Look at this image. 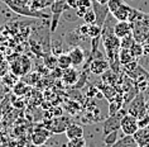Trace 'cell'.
Returning a JSON list of instances; mask_svg holds the SVG:
<instances>
[{"label": "cell", "mask_w": 149, "mask_h": 147, "mask_svg": "<svg viewBox=\"0 0 149 147\" xmlns=\"http://www.w3.org/2000/svg\"><path fill=\"white\" fill-rule=\"evenodd\" d=\"M67 5H68V8H72L76 10L77 9V0H67Z\"/></svg>", "instance_id": "34"}, {"label": "cell", "mask_w": 149, "mask_h": 147, "mask_svg": "<svg viewBox=\"0 0 149 147\" xmlns=\"http://www.w3.org/2000/svg\"><path fill=\"white\" fill-rule=\"evenodd\" d=\"M29 90V86L23 81H18L15 85L13 86V93L15 94L17 96H23L27 94V91Z\"/></svg>", "instance_id": "22"}, {"label": "cell", "mask_w": 149, "mask_h": 147, "mask_svg": "<svg viewBox=\"0 0 149 147\" xmlns=\"http://www.w3.org/2000/svg\"><path fill=\"white\" fill-rule=\"evenodd\" d=\"M32 69V62L27 56H20V57H15L10 62V71L17 75L18 77L19 76H25L31 72Z\"/></svg>", "instance_id": "4"}, {"label": "cell", "mask_w": 149, "mask_h": 147, "mask_svg": "<svg viewBox=\"0 0 149 147\" xmlns=\"http://www.w3.org/2000/svg\"><path fill=\"white\" fill-rule=\"evenodd\" d=\"M82 19H84V23H85V24H92V23H96V14H95L94 10H92V8L87 10L86 14L84 15Z\"/></svg>", "instance_id": "29"}, {"label": "cell", "mask_w": 149, "mask_h": 147, "mask_svg": "<svg viewBox=\"0 0 149 147\" xmlns=\"http://www.w3.org/2000/svg\"><path fill=\"white\" fill-rule=\"evenodd\" d=\"M52 134H53V133H52L48 128H44V127L37 128V129L33 132V134H32V142L34 143L36 146L46 145L47 139L49 138Z\"/></svg>", "instance_id": "9"}, {"label": "cell", "mask_w": 149, "mask_h": 147, "mask_svg": "<svg viewBox=\"0 0 149 147\" xmlns=\"http://www.w3.org/2000/svg\"><path fill=\"white\" fill-rule=\"evenodd\" d=\"M101 34H102L101 25H99L97 23L88 24V37L90 38H97V37H101Z\"/></svg>", "instance_id": "24"}, {"label": "cell", "mask_w": 149, "mask_h": 147, "mask_svg": "<svg viewBox=\"0 0 149 147\" xmlns=\"http://www.w3.org/2000/svg\"><path fill=\"white\" fill-rule=\"evenodd\" d=\"M38 147H48V146H46V145H42V146H38Z\"/></svg>", "instance_id": "37"}, {"label": "cell", "mask_w": 149, "mask_h": 147, "mask_svg": "<svg viewBox=\"0 0 149 147\" xmlns=\"http://www.w3.org/2000/svg\"><path fill=\"white\" fill-rule=\"evenodd\" d=\"M85 146H86L85 137L72 138V139H68V142H67V147H85Z\"/></svg>", "instance_id": "27"}, {"label": "cell", "mask_w": 149, "mask_h": 147, "mask_svg": "<svg viewBox=\"0 0 149 147\" xmlns=\"http://www.w3.org/2000/svg\"><path fill=\"white\" fill-rule=\"evenodd\" d=\"M67 8H68L67 0H53V3L51 4V33H53L57 29L59 18Z\"/></svg>", "instance_id": "3"}, {"label": "cell", "mask_w": 149, "mask_h": 147, "mask_svg": "<svg viewBox=\"0 0 149 147\" xmlns=\"http://www.w3.org/2000/svg\"><path fill=\"white\" fill-rule=\"evenodd\" d=\"M0 9H1V5H0Z\"/></svg>", "instance_id": "39"}, {"label": "cell", "mask_w": 149, "mask_h": 147, "mask_svg": "<svg viewBox=\"0 0 149 147\" xmlns=\"http://www.w3.org/2000/svg\"><path fill=\"white\" fill-rule=\"evenodd\" d=\"M68 124H70V119L67 117H58L52 122L49 131L52 133H65Z\"/></svg>", "instance_id": "12"}, {"label": "cell", "mask_w": 149, "mask_h": 147, "mask_svg": "<svg viewBox=\"0 0 149 147\" xmlns=\"http://www.w3.org/2000/svg\"><path fill=\"white\" fill-rule=\"evenodd\" d=\"M128 113L132 114L136 118H140L144 114H147L145 110V100H144V95L141 93H138L134 99L129 103V108H128Z\"/></svg>", "instance_id": "6"}, {"label": "cell", "mask_w": 149, "mask_h": 147, "mask_svg": "<svg viewBox=\"0 0 149 147\" xmlns=\"http://www.w3.org/2000/svg\"><path fill=\"white\" fill-rule=\"evenodd\" d=\"M138 126L139 128H148L149 126V114H144L143 117H140V118H138Z\"/></svg>", "instance_id": "31"}, {"label": "cell", "mask_w": 149, "mask_h": 147, "mask_svg": "<svg viewBox=\"0 0 149 147\" xmlns=\"http://www.w3.org/2000/svg\"><path fill=\"white\" fill-rule=\"evenodd\" d=\"M133 137L139 147H149V129L148 128H139L133 134Z\"/></svg>", "instance_id": "14"}, {"label": "cell", "mask_w": 149, "mask_h": 147, "mask_svg": "<svg viewBox=\"0 0 149 147\" xmlns=\"http://www.w3.org/2000/svg\"><path fill=\"white\" fill-rule=\"evenodd\" d=\"M109 103H110V105H109V115L115 114V113H118L119 110H121L123 109V95L118 94L116 98H115L114 100L109 101Z\"/></svg>", "instance_id": "19"}, {"label": "cell", "mask_w": 149, "mask_h": 147, "mask_svg": "<svg viewBox=\"0 0 149 147\" xmlns=\"http://www.w3.org/2000/svg\"><path fill=\"white\" fill-rule=\"evenodd\" d=\"M124 0H110L109 3H107V8H109V13H113L115 12L118 8H120V6L124 4Z\"/></svg>", "instance_id": "30"}, {"label": "cell", "mask_w": 149, "mask_h": 147, "mask_svg": "<svg viewBox=\"0 0 149 147\" xmlns=\"http://www.w3.org/2000/svg\"><path fill=\"white\" fill-rule=\"evenodd\" d=\"M113 29H114L115 36L119 37L120 39L124 38V37H126V36L133 34L132 33V24H130V22H128V20L118 22V23L113 27Z\"/></svg>", "instance_id": "10"}, {"label": "cell", "mask_w": 149, "mask_h": 147, "mask_svg": "<svg viewBox=\"0 0 149 147\" xmlns=\"http://www.w3.org/2000/svg\"><path fill=\"white\" fill-rule=\"evenodd\" d=\"M118 132L119 131H114V132H110L109 134H106L105 137H104V143H105L106 147H111L113 145L118 142Z\"/></svg>", "instance_id": "25"}, {"label": "cell", "mask_w": 149, "mask_h": 147, "mask_svg": "<svg viewBox=\"0 0 149 147\" xmlns=\"http://www.w3.org/2000/svg\"><path fill=\"white\" fill-rule=\"evenodd\" d=\"M130 12H132V6L128 5L126 3H124L120 8H118L115 12H113V17L116 19L118 22H124V20H128L129 19V15H130Z\"/></svg>", "instance_id": "15"}, {"label": "cell", "mask_w": 149, "mask_h": 147, "mask_svg": "<svg viewBox=\"0 0 149 147\" xmlns=\"http://www.w3.org/2000/svg\"><path fill=\"white\" fill-rule=\"evenodd\" d=\"M136 60L135 57L133 56L132 51L129 48H120V52H119V61H120L121 65H126V63L134 61Z\"/></svg>", "instance_id": "20"}, {"label": "cell", "mask_w": 149, "mask_h": 147, "mask_svg": "<svg viewBox=\"0 0 149 147\" xmlns=\"http://www.w3.org/2000/svg\"><path fill=\"white\" fill-rule=\"evenodd\" d=\"M52 3H53V0H29V5L36 10H40V9L47 8V6H49Z\"/></svg>", "instance_id": "23"}, {"label": "cell", "mask_w": 149, "mask_h": 147, "mask_svg": "<svg viewBox=\"0 0 149 147\" xmlns=\"http://www.w3.org/2000/svg\"><path fill=\"white\" fill-rule=\"evenodd\" d=\"M70 58H71V63L73 67H79L84 63L85 61V52L80 46H74L72 50L68 52Z\"/></svg>", "instance_id": "11"}, {"label": "cell", "mask_w": 149, "mask_h": 147, "mask_svg": "<svg viewBox=\"0 0 149 147\" xmlns=\"http://www.w3.org/2000/svg\"><path fill=\"white\" fill-rule=\"evenodd\" d=\"M66 137L68 139H72V138H79V137H84V128L80 126V124H76V123H70L66 128V132H65Z\"/></svg>", "instance_id": "16"}, {"label": "cell", "mask_w": 149, "mask_h": 147, "mask_svg": "<svg viewBox=\"0 0 149 147\" xmlns=\"http://www.w3.org/2000/svg\"><path fill=\"white\" fill-rule=\"evenodd\" d=\"M129 50L132 51V53H133L134 57L138 58V57H140V56L144 55V44L143 43H139V42H135L132 47L129 48Z\"/></svg>", "instance_id": "26"}, {"label": "cell", "mask_w": 149, "mask_h": 147, "mask_svg": "<svg viewBox=\"0 0 149 147\" xmlns=\"http://www.w3.org/2000/svg\"><path fill=\"white\" fill-rule=\"evenodd\" d=\"M145 110H147V113L149 114V100L145 101Z\"/></svg>", "instance_id": "36"}, {"label": "cell", "mask_w": 149, "mask_h": 147, "mask_svg": "<svg viewBox=\"0 0 149 147\" xmlns=\"http://www.w3.org/2000/svg\"><path fill=\"white\" fill-rule=\"evenodd\" d=\"M126 113V110H119L118 113L115 114H111L109 115L107 118L104 120L102 123V132H104V136L109 134L110 132H114V131H119L121 128V119L124 114Z\"/></svg>", "instance_id": "5"}, {"label": "cell", "mask_w": 149, "mask_h": 147, "mask_svg": "<svg viewBox=\"0 0 149 147\" xmlns=\"http://www.w3.org/2000/svg\"><path fill=\"white\" fill-rule=\"evenodd\" d=\"M88 9H85V8H77L76 9V14H77V17H80V18H84V15L86 14Z\"/></svg>", "instance_id": "33"}, {"label": "cell", "mask_w": 149, "mask_h": 147, "mask_svg": "<svg viewBox=\"0 0 149 147\" xmlns=\"http://www.w3.org/2000/svg\"><path fill=\"white\" fill-rule=\"evenodd\" d=\"M85 147H87V146H85Z\"/></svg>", "instance_id": "41"}, {"label": "cell", "mask_w": 149, "mask_h": 147, "mask_svg": "<svg viewBox=\"0 0 149 147\" xmlns=\"http://www.w3.org/2000/svg\"><path fill=\"white\" fill-rule=\"evenodd\" d=\"M135 42H136V41L134 39L133 34L126 36V37H124V38L120 39V48H130Z\"/></svg>", "instance_id": "28"}, {"label": "cell", "mask_w": 149, "mask_h": 147, "mask_svg": "<svg viewBox=\"0 0 149 147\" xmlns=\"http://www.w3.org/2000/svg\"><path fill=\"white\" fill-rule=\"evenodd\" d=\"M97 88L100 89V91L102 93V95L104 98H106L109 101L111 100H114L115 98H116V95L119 94L118 91V89H116V86H113V85H107V84H100Z\"/></svg>", "instance_id": "17"}, {"label": "cell", "mask_w": 149, "mask_h": 147, "mask_svg": "<svg viewBox=\"0 0 149 147\" xmlns=\"http://www.w3.org/2000/svg\"><path fill=\"white\" fill-rule=\"evenodd\" d=\"M101 42L105 50L107 61L110 63V69L119 72V65H121L119 61V52H120V38L115 36L114 29L109 25V18H106L105 23L102 25V34Z\"/></svg>", "instance_id": "1"}, {"label": "cell", "mask_w": 149, "mask_h": 147, "mask_svg": "<svg viewBox=\"0 0 149 147\" xmlns=\"http://www.w3.org/2000/svg\"><path fill=\"white\" fill-rule=\"evenodd\" d=\"M1 1L4 3L10 10H13L14 13L19 14V15L37 18V19H51V14H46V13L40 12V10H36V9H33L31 5L20 4V3H17V1H14V0H1Z\"/></svg>", "instance_id": "2"}, {"label": "cell", "mask_w": 149, "mask_h": 147, "mask_svg": "<svg viewBox=\"0 0 149 147\" xmlns=\"http://www.w3.org/2000/svg\"><path fill=\"white\" fill-rule=\"evenodd\" d=\"M139 129L138 126V118L132 114H129L128 112L124 114L121 119V131L125 136H133L135 132Z\"/></svg>", "instance_id": "7"}, {"label": "cell", "mask_w": 149, "mask_h": 147, "mask_svg": "<svg viewBox=\"0 0 149 147\" xmlns=\"http://www.w3.org/2000/svg\"><path fill=\"white\" fill-rule=\"evenodd\" d=\"M57 65H58V69H61V70L70 69V67L72 66L70 55L68 53H61V55H59L57 57Z\"/></svg>", "instance_id": "21"}, {"label": "cell", "mask_w": 149, "mask_h": 147, "mask_svg": "<svg viewBox=\"0 0 149 147\" xmlns=\"http://www.w3.org/2000/svg\"><path fill=\"white\" fill-rule=\"evenodd\" d=\"M148 129H149V126H148Z\"/></svg>", "instance_id": "40"}, {"label": "cell", "mask_w": 149, "mask_h": 147, "mask_svg": "<svg viewBox=\"0 0 149 147\" xmlns=\"http://www.w3.org/2000/svg\"><path fill=\"white\" fill-rule=\"evenodd\" d=\"M14 1L20 3V4H27V5H29V0H14Z\"/></svg>", "instance_id": "35"}, {"label": "cell", "mask_w": 149, "mask_h": 147, "mask_svg": "<svg viewBox=\"0 0 149 147\" xmlns=\"http://www.w3.org/2000/svg\"><path fill=\"white\" fill-rule=\"evenodd\" d=\"M77 8L91 9L92 8V1L91 0H77Z\"/></svg>", "instance_id": "32"}, {"label": "cell", "mask_w": 149, "mask_h": 147, "mask_svg": "<svg viewBox=\"0 0 149 147\" xmlns=\"http://www.w3.org/2000/svg\"><path fill=\"white\" fill-rule=\"evenodd\" d=\"M87 65H88V71L92 75H96V76H101L105 71L110 69V63L105 58H94Z\"/></svg>", "instance_id": "8"}, {"label": "cell", "mask_w": 149, "mask_h": 147, "mask_svg": "<svg viewBox=\"0 0 149 147\" xmlns=\"http://www.w3.org/2000/svg\"><path fill=\"white\" fill-rule=\"evenodd\" d=\"M0 117H1V109H0Z\"/></svg>", "instance_id": "38"}, {"label": "cell", "mask_w": 149, "mask_h": 147, "mask_svg": "<svg viewBox=\"0 0 149 147\" xmlns=\"http://www.w3.org/2000/svg\"><path fill=\"white\" fill-rule=\"evenodd\" d=\"M148 46H149V44H148Z\"/></svg>", "instance_id": "42"}, {"label": "cell", "mask_w": 149, "mask_h": 147, "mask_svg": "<svg viewBox=\"0 0 149 147\" xmlns=\"http://www.w3.org/2000/svg\"><path fill=\"white\" fill-rule=\"evenodd\" d=\"M119 72L114 71L113 69H109L107 71H105L102 75H101V80L104 84H107V85H113V86H116V82H118V79H119Z\"/></svg>", "instance_id": "18"}, {"label": "cell", "mask_w": 149, "mask_h": 147, "mask_svg": "<svg viewBox=\"0 0 149 147\" xmlns=\"http://www.w3.org/2000/svg\"><path fill=\"white\" fill-rule=\"evenodd\" d=\"M79 79H80V75L74 67L62 70V80L65 81L67 85H76Z\"/></svg>", "instance_id": "13"}]
</instances>
